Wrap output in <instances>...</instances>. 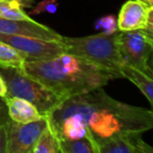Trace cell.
I'll return each mask as SVG.
<instances>
[{
    "instance_id": "7",
    "label": "cell",
    "mask_w": 153,
    "mask_h": 153,
    "mask_svg": "<svg viewBox=\"0 0 153 153\" xmlns=\"http://www.w3.org/2000/svg\"><path fill=\"white\" fill-rule=\"evenodd\" d=\"M0 42L15 48L26 61L52 59L65 52L62 41H47L25 36L0 33Z\"/></svg>"
},
{
    "instance_id": "21",
    "label": "cell",
    "mask_w": 153,
    "mask_h": 153,
    "mask_svg": "<svg viewBox=\"0 0 153 153\" xmlns=\"http://www.w3.org/2000/svg\"><path fill=\"white\" fill-rule=\"evenodd\" d=\"M142 31H143L144 33H145V36L153 43V7H151V10H150V13H149L147 24H146L145 28L142 29Z\"/></svg>"
},
{
    "instance_id": "22",
    "label": "cell",
    "mask_w": 153,
    "mask_h": 153,
    "mask_svg": "<svg viewBox=\"0 0 153 153\" xmlns=\"http://www.w3.org/2000/svg\"><path fill=\"white\" fill-rule=\"evenodd\" d=\"M6 126L0 127V153H6Z\"/></svg>"
},
{
    "instance_id": "25",
    "label": "cell",
    "mask_w": 153,
    "mask_h": 153,
    "mask_svg": "<svg viewBox=\"0 0 153 153\" xmlns=\"http://www.w3.org/2000/svg\"><path fill=\"white\" fill-rule=\"evenodd\" d=\"M145 3H147L150 7H153V0H143Z\"/></svg>"
},
{
    "instance_id": "19",
    "label": "cell",
    "mask_w": 153,
    "mask_h": 153,
    "mask_svg": "<svg viewBox=\"0 0 153 153\" xmlns=\"http://www.w3.org/2000/svg\"><path fill=\"white\" fill-rule=\"evenodd\" d=\"M10 121V116H8L7 105L5 102V98L0 96V127L5 126Z\"/></svg>"
},
{
    "instance_id": "15",
    "label": "cell",
    "mask_w": 153,
    "mask_h": 153,
    "mask_svg": "<svg viewBox=\"0 0 153 153\" xmlns=\"http://www.w3.org/2000/svg\"><path fill=\"white\" fill-rule=\"evenodd\" d=\"M59 141L50 128H47L39 139L31 153H59Z\"/></svg>"
},
{
    "instance_id": "4",
    "label": "cell",
    "mask_w": 153,
    "mask_h": 153,
    "mask_svg": "<svg viewBox=\"0 0 153 153\" xmlns=\"http://www.w3.org/2000/svg\"><path fill=\"white\" fill-rule=\"evenodd\" d=\"M0 75L7 89L5 97H18L29 101L44 117H47L65 100L20 69L0 67Z\"/></svg>"
},
{
    "instance_id": "3",
    "label": "cell",
    "mask_w": 153,
    "mask_h": 153,
    "mask_svg": "<svg viewBox=\"0 0 153 153\" xmlns=\"http://www.w3.org/2000/svg\"><path fill=\"white\" fill-rule=\"evenodd\" d=\"M118 33L119 31L111 34L101 32L79 38L62 36V43L65 52L81 57L122 77L121 70L124 62L118 46Z\"/></svg>"
},
{
    "instance_id": "26",
    "label": "cell",
    "mask_w": 153,
    "mask_h": 153,
    "mask_svg": "<svg viewBox=\"0 0 153 153\" xmlns=\"http://www.w3.org/2000/svg\"><path fill=\"white\" fill-rule=\"evenodd\" d=\"M59 153H62V152H61V150H59Z\"/></svg>"
},
{
    "instance_id": "11",
    "label": "cell",
    "mask_w": 153,
    "mask_h": 153,
    "mask_svg": "<svg viewBox=\"0 0 153 153\" xmlns=\"http://www.w3.org/2000/svg\"><path fill=\"white\" fill-rule=\"evenodd\" d=\"M122 78H126L132 82L137 89L143 93L144 96L150 102L153 111V76L148 72H142L131 67L124 66L121 70Z\"/></svg>"
},
{
    "instance_id": "13",
    "label": "cell",
    "mask_w": 153,
    "mask_h": 153,
    "mask_svg": "<svg viewBox=\"0 0 153 153\" xmlns=\"http://www.w3.org/2000/svg\"><path fill=\"white\" fill-rule=\"evenodd\" d=\"M137 135H124L104 142L99 145L100 153H137L134 143Z\"/></svg>"
},
{
    "instance_id": "9",
    "label": "cell",
    "mask_w": 153,
    "mask_h": 153,
    "mask_svg": "<svg viewBox=\"0 0 153 153\" xmlns=\"http://www.w3.org/2000/svg\"><path fill=\"white\" fill-rule=\"evenodd\" d=\"M151 7L143 0H128L122 5L118 16L119 31L145 28Z\"/></svg>"
},
{
    "instance_id": "8",
    "label": "cell",
    "mask_w": 153,
    "mask_h": 153,
    "mask_svg": "<svg viewBox=\"0 0 153 153\" xmlns=\"http://www.w3.org/2000/svg\"><path fill=\"white\" fill-rule=\"evenodd\" d=\"M0 33L25 36L47 41H62V36L36 21H14L0 18Z\"/></svg>"
},
{
    "instance_id": "16",
    "label": "cell",
    "mask_w": 153,
    "mask_h": 153,
    "mask_svg": "<svg viewBox=\"0 0 153 153\" xmlns=\"http://www.w3.org/2000/svg\"><path fill=\"white\" fill-rule=\"evenodd\" d=\"M34 0H0V18L12 10L16 8H31Z\"/></svg>"
},
{
    "instance_id": "23",
    "label": "cell",
    "mask_w": 153,
    "mask_h": 153,
    "mask_svg": "<svg viewBox=\"0 0 153 153\" xmlns=\"http://www.w3.org/2000/svg\"><path fill=\"white\" fill-rule=\"evenodd\" d=\"M6 92H7V89H6V85L4 82L3 78L0 75V96L1 97H5L6 96Z\"/></svg>"
},
{
    "instance_id": "17",
    "label": "cell",
    "mask_w": 153,
    "mask_h": 153,
    "mask_svg": "<svg viewBox=\"0 0 153 153\" xmlns=\"http://www.w3.org/2000/svg\"><path fill=\"white\" fill-rule=\"evenodd\" d=\"M96 28L102 29L103 33H106V34L115 33V32L119 31V29H118L117 17L113 16V15L102 17V18H100L96 22Z\"/></svg>"
},
{
    "instance_id": "18",
    "label": "cell",
    "mask_w": 153,
    "mask_h": 153,
    "mask_svg": "<svg viewBox=\"0 0 153 153\" xmlns=\"http://www.w3.org/2000/svg\"><path fill=\"white\" fill-rule=\"evenodd\" d=\"M57 6H59L57 0H42L32 8V10L29 12L28 15L29 16H36V15L45 14V13L54 14L57 10Z\"/></svg>"
},
{
    "instance_id": "1",
    "label": "cell",
    "mask_w": 153,
    "mask_h": 153,
    "mask_svg": "<svg viewBox=\"0 0 153 153\" xmlns=\"http://www.w3.org/2000/svg\"><path fill=\"white\" fill-rule=\"evenodd\" d=\"M47 120L57 141H75L90 134L98 145L153 129L152 109L116 100L103 88L66 98Z\"/></svg>"
},
{
    "instance_id": "2",
    "label": "cell",
    "mask_w": 153,
    "mask_h": 153,
    "mask_svg": "<svg viewBox=\"0 0 153 153\" xmlns=\"http://www.w3.org/2000/svg\"><path fill=\"white\" fill-rule=\"evenodd\" d=\"M23 71L65 99L122 78L117 73L67 52L48 59L25 61Z\"/></svg>"
},
{
    "instance_id": "5",
    "label": "cell",
    "mask_w": 153,
    "mask_h": 153,
    "mask_svg": "<svg viewBox=\"0 0 153 153\" xmlns=\"http://www.w3.org/2000/svg\"><path fill=\"white\" fill-rule=\"evenodd\" d=\"M118 46L124 66L147 72V62L153 50V43L142 29L119 31Z\"/></svg>"
},
{
    "instance_id": "20",
    "label": "cell",
    "mask_w": 153,
    "mask_h": 153,
    "mask_svg": "<svg viewBox=\"0 0 153 153\" xmlns=\"http://www.w3.org/2000/svg\"><path fill=\"white\" fill-rule=\"evenodd\" d=\"M135 148H137V153H153V147L144 142L141 139V135H137L134 139Z\"/></svg>"
},
{
    "instance_id": "24",
    "label": "cell",
    "mask_w": 153,
    "mask_h": 153,
    "mask_svg": "<svg viewBox=\"0 0 153 153\" xmlns=\"http://www.w3.org/2000/svg\"><path fill=\"white\" fill-rule=\"evenodd\" d=\"M147 65H148V71L147 72L150 73V74L153 76V50H152L151 54H150V57H149V59H148Z\"/></svg>"
},
{
    "instance_id": "14",
    "label": "cell",
    "mask_w": 153,
    "mask_h": 153,
    "mask_svg": "<svg viewBox=\"0 0 153 153\" xmlns=\"http://www.w3.org/2000/svg\"><path fill=\"white\" fill-rule=\"evenodd\" d=\"M25 57L20 52L6 43L0 42V67L1 68H17L23 70Z\"/></svg>"
},
{
    "instance_id": "6",
    "label": "cell",
    "mask_w": 153,
    "mask_h": 153,
    "mask_svg": "<svg viewBox=\"0 0 153 153\" xmlns=\"http://www.w3.org/2000/svg\"><path fill=\"white\" fill-rule=\"evenodd\" d=\"M47 128V117L26 124L10 121L6 126V153H31Z\"/></svg>"
},
{
    "instance_id": "12",
    "label": "cell",
    "mask_w": 153,
    "mask_h": 153,
    "mask_svg": "<svg viewBox=\"0 0 153 153\" xmlns=\"http://www.w3.org/2000/svg\"><path fill=\"white\" fill-rule=\"evenodd\" d=\"M59 147L62 153H100L98 143L90 134L75 141H59Z\"/></svg>"
},
{
    "instance_id": "10",
    "label": "cell",
    "mask_w": 153,
    "mask_h": 153,
    "mask_svg": "<svg viewBox=\"0 0 153 153\" xmlns=\"http://www.w3.org/2000/svg\"><path fill=\"white\" fill-rule=\"evenodd\" d=\"M5 102L10 121L26 124L44 117L32 103L25 99L18 97H5Z\"/></svg>"
}]
</instances>
